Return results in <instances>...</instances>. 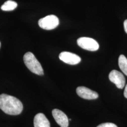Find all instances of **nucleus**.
Returning a JSON list of instances; mask_svg holds the SVG:
<instances>
[{
	"mask_svg": "<svg viewBox=\"0 0 127 127\" xmlns=\"http://www.w3.org/2000/svg\"><path fill=\"white\" fill-rule=\"evenodd\" d=\"M124 95L126 98H127V84L125 88V90L124 92Z\"/></svg>",
	"mask_w": 127,
	"mask_h": 127,
	"instance_id": "obj_14",
	"label": "nucleus"
},
{
	"mask_svg": "<svg viewBox=\"0 0 127 127\" xmlns=\"http://www.w3.org/2000/svg\"><path fill=\"white\" fill-rule=\"evenodd\" d=\"M109 80L110 81L114 83L116 86L120 89H123L125 85V78L123 73L119 71L113 70L109 75Z\"/></svg>",
	"mask_w": 127,
	"mask_h": 127,
	"instance_id": "obj_5",
	"label": "nucleus"
},
{
	"mask_svg": "<svg viewBox=\"0 0 127 127\" xmlns=\"http://www.w3.org/2000/svg\"><path fill=\"white\" fill-rule=\"evenodd\" d=\"M59 59L65 63L71 65L77 64L81 61V58L77 55L66 51L61 52L59 54Z\"/></svg>",
	"mask_w": 127,
	"mask_h": 127,
	"instance_id": "obj_6",
	"label": "nucleus"
},
{
	"mask_svg": "<svg viewBox=\"0 0 127 127\" xmlns=\"http://www.w3.org/2000/svg\"><path fill=\"white\" fill-rule=\"evenodd\" d=\"M23 104L16 97L5 94L0 95V109L5 114L17 115L23 110Z\"/></svg>",
	"mask_w": 127,
	"mask_h": 127,
	"instance_id": "obj_1",
	"label": "nucleus"
},
{
	"mask_svg": "<svg viewBox=\"0 0 127 127\" xmlns=\"http://www.w3.org/2000/svg\"><path fill=\"white\" fill-rule=\"evenodd\" d=\"M124 27L125 31L127 33V19L125 20V21L124 22Z\"/></svg>",
	"mask_w": 127,
	"mask_h": 127,
	"instance_id": "obj_13",
	"label": "nucleus"
},
{
	"mask_svg": "<svg viewBox=\"0 0 127 127\" xmlns=\"http://www.w3.org/2000/svg\"><path fill=\"white\" fill-rule=\"evenodd\" d=\"M119 65L121 70L127 76V59L123 55H120L119 60Z\"/></svg>",
	"mask_w": 127,
	"mask_h": 127,
	"instance_id": "obj_11",
	"label": "nucleus"
},
{
	"mask_svg": "<svg viewBox=\"0 0 127 127\" xmlns=\"http://www.w3.org/2000/svg\"></svg>",
	"mask_w": 127,
	"mask_h": 127,
	"instance_id": "obj_15",
	"label": "nucleus"
},
{
	"mask_svg": "<svg viewBox=\"0 0 127 127\" xmlns=\"http://www.w3.org/2000/svg\"><path fill=\"white\" fill-rule=\"evenodd\" d=\"M59 18L54 15L47 16L43 18H41L38 21L39 27L47 30L54 29L59 26Z\"/></svg>",
	"mask_w": 127,
	"mask_h": 127,
	"instance_id": "obj_3",
	"label": "nucleus"
},
{
	"mask_svg": "<svg viewBox=\"0 0 127 127\" xmlns=\"http://www.w3.org/2000/svg\"><path fill=\"white\" fill-rule=\"evenodd\" d=\"M18 6L16 2L9 0L6 1L1 6V9L4 11H11L15 9Z\"/></svg>",
	"mask_w": 127,
	"mask_h": 127,
	"instance_id": "obj_10",
	"label": "nucleus"
},
{
	"mask_svg": "<svg viewBox=\"0 0 127 127\" xmlns=\"http://www.w3.org/2000/svg\"><path fill=\"white\" fill-rule=\"evenodd\" d=\"M34 127H50V123L45 115L42 113L37 114L34 118Z\"/></svg>",
	"mask_w": 127,
	"mask_h": 127,
	"instance_id": "obj_9",
	"label": "nucleus"
},
{
	"mask_svg": "<svg viewBox=\"0 0 127 127\" xmlns=\"http://www.w3.org/2000/svg\"><path fill=\"white\" fill-rule=\"evenodd\" d=\"M78 95L83 99L88 100L95 99L98 97V94L85 87H78L76 89Z\"/></svg>",
	"mask_w": 127,
	"mask_h": 127,
	"instance_id": "obj_7",
	"label": "nucleus"
},
{
	"mask_svg": "<svg viewBox=\"0 0 127 127\" xmlns=\"http://www.w3.org/2000/svg\"><path fill=\"white\" fill-rule=\"evenodd\" d=\"M77 42L82 49L91 51L98 50L99 47L96 41L89 37H81L77 40Z\"/></svg>",
	"mask_w": 127,
	"mask_h": 127,
	"instance_id": "obj_4",
	"label": "nucleus"
},
{
	"mask_svg": "<svg viewBox=\"0 0 127 127\" xmlns=\"http://www.w3.org/2000/svg\"><path fill=\"white\" fill-rule=\"evenodd\" d=\"M52 114L55 121L61 127H68L69 120L66 115L61 110L55 109Z\"/></svg>",
	"mask_w": 127,
	"mask_h": 127,
	"instance_id": "obj_8",
	"label": "nucleus"
},
{
	"mask_svg": "<svg viewBox=\"0 0 127 127\" xmlns=\"http://www.w3.org/2000/svg\"><path fill=\"white\" fill-rule=\"evenodd\" d=\"M24 63L28 69L32 73L39 75H43L44 72L41 64L32 52H28L23 57Z\"/></svg>",
	"mask_w": 127,
	"mask_h": 127,
	"instance_id": "obj_2",
	"label": "nucleus"
},
{
	"mask_svg": "<svg viewBox=\"0 0 127 127\" xmlns=\"http://www.w3.org/2000/svg\"><path fill=\"white\" fill-rule=\"evenodd\" d=\"M97 127H118L116 125L113 123H104L98 125Z\"/></svg>",
	"mask_w": 127,
	"mask_h": 127,
	"instance_id": "obj_12",
	"label": "nucleus"
}]
</instances>
